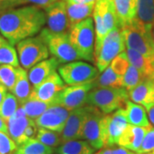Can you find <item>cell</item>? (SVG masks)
Returning <instances> with one entry per match:
<instances>
[{
  "label": "cell",
  "instance_id": "cell-1",
  "mask_svg": "<svg viewBox=\"0 0 154 154\" xmlns=\"http://www.w3.org/2000/svg\"><path fill=\"white\" fill-rule=\"evenodd\" d=\"M45 23V13L38 6L13 8L0 15V33L14 45L39 33Z\"/></svg>",
  "mask_w": 154,
  "mask_h": 154
},
{
  "label": "cell",
  "instance_id": "cell-2",
  "mask_svg": "<svg viewBox=\"0 0 154 154\" xmlns=\"http://www.w3.org/2000/svg\"><path fill=\"white\" fill-rule=\"evenodd\" d=\"M122 29L127 48L134 50L146 57L154 59V39L152 29L136 18Z\"/></svg>",
  "mask_w": 154,
  "mask_h": 154
},
{
  "label": "cell",
  "instance_id": "cell-3",
  "mask_svg": "<svg viewBox=\"0 0 154 154\" xmlns=\"http://www.w3.org/2000/svg\"><path fill=\"white\" fill-rule=\"evenodd\" d=\"M128 99V93L125 88H94L88 94L87 105L94 106L108 115L123 108Z\"/></svg>",
  "mask_w": 154,
  "mask_h": 154
},
{
  "label": "cell",
  "instance_id": "cell-4",
  "mask_svg": "<svg viewBox=\"0 0 154 154\" xmlns=\"http://www.w3.org/2000/svg\"><path fill=\"white\" fill-rule=\"evenodd\" d=\"M95 29L94 20L88 17L69 30V38L73 46L84 60L94 63Z\"/></svg>",
  "mask_w": 154,
  "mask_h": 154
},
{
  "label": "cell",
  "instance_id": "cell-5",
  "mask_svg": "<svg viewBox=\"0 0 154 154\" xmlns=\"http://www.w3.org/2000/svg\"><path fill=\"white\" fill-rule=\"evenodd\" d=\"M93 17L95 22L96 33L95 51L99 49L101 42L111 30L116 28H120L114 0H98L95 3Z\"/></svg>",
  "mask_w": 154,
  "mask_h": 154
},
{
  "label": "cell",
  "instance_id": "cell-6",
  "mask_svg": "<svg viewBox=\"0 0 154 154\" xmlns=\"http://www.w3.org/2000/svg\"><path fill=\"white\" fill-rule=\"evenodd\" d=\"M39 34L47 45L50 54L60 63L82 59L70 42L69 33H55L45 28L41 30Z\"/></svg>",
  "mask_w": 154,
  "mask_h": 154
},
{
  "label": "cell",
  "instance_id": "cell-7",
  "mask_svg": "<svg viewBox=\"0 0 154 154\" xmlns=\"http://www.w3.org/2000/svg\"><path fill=\"white\" fill-rule=\"evenodd\" d=\"M125 41L122 36V29L116 28L108 33L99 49L94 51V63L99 72H103L122 52L125 51Z\"/></svg>",
  "mask_w": 154,
  "mask_h": 154
},
{
  "label": "cell",
  "instance_id": "cell-8",
  "mask_svg": "<svg viewBox=\"0 0 154 154\" xmlns=\"http://www.w3.org/2000/svg\"><path fill=\"white\" fill-rule=\"evenodd\" d=\"M17 45L19 62L24 69H30L39 62L47 59L50 55L47 45L40 34L25 38Z\"/></svg>",
  "mask_w": 154,
  "mask_h": 154
},
{
  "label": "cell",
  "instance_id": "cell-9",
  "mask_svg": "<svg viewBox=\"0 0 154 154\" xmlns=\"http://www.w3.org/2000/svg\"><path fill=\"white\" fill-rule=\"evenodd\" d=\"M94 80L88 82L69 86L63 89L56 96L51 105H61L68 110H73L87 105L89 92L94 88Z\"/></svg>",
  "mask_w": 154,
  "mask_h": 154
},
{
  "label": "cell",
  "instance_id": "cell-10",
  "mask_svg": "<svg viewBox=\"0 0 154 154\" xmlns=\"http://www.w3.org/2000/svg\"><path fill=\"white\" fill-rule=\"evenodd\" d=\"M57 69L63 81L69 86L88 82L94 80L99 75L96 67L82 61L67 63L58 67Z\"/></svg>",
  "mask_w": 154,
  "mask_h": 154
},
{
  "label": "cell",
  "instance_id": "cell-11",
  "mask_svg": "<svg viewBox=\"0 0 154 154\" xmlns=\"http://www.w3.org/2000/svg\"><path fill=\"white\" fill-rule=\"evenodd\" d=\"M104 116V113H102L98 108L93 106L84 123L81 134V139L87 140L95 150L105 146Z\"/></svg>",
  "mask_w": 154,
  "mask_h": 154
},
{
  "label": "cell",
  "instance_id": "cell-12",
  "mask_svg": "<svg viewBox=\"0 0 154 154\" xmlns=\"http://www.w3.org/2000/svg\"><path fill=\"white\" fill-rule=\"evenodd\" d=\"M47 29L55 33H68L70 24L68 17L66 2L58 0L44 9Z\"/></svg>",
  "mask_w": 154,
  "mask_h": 154
},
{
  "label": "cell",
  "instance_id": "cell-13",
  "mask_svg": "<svg viewBox=\"0 0 154 154\" xmlns=\"http://www.w3.org/2000/svg\"><path fill=\"white\" fill-rule=\"evenodd\" d=\"M92 108V105H86L82 107L71 110L67 119L65 126L61 132L62 143L72 140L81 139L84 123L87 120L88 115L90 114Z\"/></svg>",
  "mask_w": 154,
  "mask_h": 154
},
{
  "label": "cell",
  "instance_id": "cell-14",
  "mask_svg": "<svg viewBox=\"0 0 154 154\" xmlns=\"http://www.w3.org/2000/svg\"><path fill=\"white\" fill-rule=\"evenodd\" d=\"M70 112L71 110L61 105H51L49 108L34 121L38 128L61 133L65 126Z\"/></svg>",
  "mask_w": 154,
  "mask_h": 154
},
{
  "label": "cell",
  "instance_id": "cell-15",
  "mask_svg": "<svg viewBox=\"0 0 154 154\" xmlns=\"http://www.w3.org/2000/svg\"><path fill=\"white\" fill-rule=\"evenodd\" d=\"M129 123L127 121L122 109L116 110L104 116V128L105 134V146H113L118 140Z\"/></svg>",
  "mask_w": 154,
  "mask_h": 154
},
{
  "label": "cell",
  "instance_id": "cell-16",
  "mask_svg": "<svg viewBox=\"0 0 154 154\" xmlns=\"http://www.w3.org/2000/svg\"><path fill=\"white\" fill-rule=\"evenodd\" d=\"M65 88V83L61 78L60 75L55 72L38 86L33 88L29 98L51 103L57 94Z\"/></svg>",
  "mask_w": 154,
  "mask_h": 154
},
{
  "label": "cell",
  "instance_id": "cell-17",
  "mask_svg": "<svg viewBox=\"0 0 154 154\" xmlns=\"http://www.w3.org/2000/svg\"><path fill=\"white\" fill-rule=\"evenodd\" d=\"M33 119L26 115V112L22 106H20L14 115L7 121L8 134L18 146L26 142L28 139L25 135V130Z\"/></svg>",
  "mask_w": 154,
  "mask_h": 154
},
{
  "label": "cell",
  "instance_id": "cell-18",
  "mask_svg": "<svg viewBox=\"0 0 154 154\" xmlns=\"http://www.w3.org/2000/svg\"><path fill=\"white\" fill-rule=\"evenodd\" d=\"M129 99L148 110L154 106V80L146 78L135 88L128 91Z\"/></svg>",
  "mask_w": 154,
  "mask_h": 154
},
{
  "label": "cell",
  "instance_id": "cell-19",
  "mask_svg": "<svg viewBox=\"0 0 154 154\" xmlns=\"http://www.w3.org/2000/svg\"><path fill=\"white\" fill-rule=\"evenodd\" d=\"M152 127L134 126L128 124L118 140L117 145L136 153L140 150L146 133Z\"/></svg>",
  "mask_w": 154,
  "mask_h": 154
},
{
  "label": "cell",
  "instance_id": "cell-20",
  "mask_svg": "<svg viewBox=\"0 0 154 154\" xmlns=\"http://www.w3.org/2000/svg\"><path fill=\"white\" fill-rule=\"evenodd\" d=\"M59 64L60 63L55 57H51V58L45 59L32 67L28 71V75L33 88L38 86L50 75L54 74L58 69Z\"/></svg>",
  "mask_w": 154,
  "mask_h": 154
},
{
  "label": "cell",
  "instance_id": "cell-21",
  "mask_svg": "<svg viewBox=\"0 0 154 154\" xmlns=\"http://www.w3.org/2000/svg\"><path fill=\"white\" fill-rule=\"evenodd\" d=\"M122 109L129 124L134 126L151 127L146 110L142 105L134 103L128 99L125 106Z\"/></svg>",
  "mask_w": 154,
  "mask_h": 154
},
{
  "label": "cell",
  "instance_id": "cell-22",
  "mask_svg": "<svg viewBox=\"0 0 154 154\" xmlns=\"http://www.w3.org/2000/svg\"><path fill=\"white\" fill-rule=\"evenodd\" d=\"M137 5L138 0H114L120 28L136 18Z\"/></svg>",
  "mask_w": 154,
  "mask_h": 154
},
{
  "label": "cell",
  "instance_id": "cell-23",
  "mask_svg": "<svg viewBox=\"0 0 154 154\" xmlns=\"http://www.w3.org/2000/svg\"><path fill=\"white\" fill-rule=\"evenodd\" d=\"M125 51L129 63L135 67L144 78H152L154 73V59L146 57L141 53L130 48L126 47Z\"/></svg>",
  "mask_w": 154,
  "mask_h": 154
},
{
  "label": "cell",
  "instance_id": "cell-24",
  "mask_svg": "<svg viewBox=\"0 0 154 154\" xmlns=\"http://www.w3.org/2000/svg\"><path fill=\"white\" fill-rule=\"evenodd\" d=\"M31 83L28 79V73L22 67H17V79L13 89L11 91L12 94L18 99L19 104L22 105L29 98L32 93Z\"/></svg>",
  "mask_w": 154,
  "mask_h": 154
},
{
  "label": "cell",
  "instance_id": "cell-25",
  "mask_svg": "<svg viewBox=\"0 0 154 154\" xmlns=\"http://www.w3.org/2000/svg\"><path fill=\"white\" fill-rule=\"evenodd\" d=\"M95 3L94 4H69L66 3L67 13L69 20L70 28L77 23L91 17L94 12Z\"/></svg>",
  "mask_w": 154,
  "mask_h": 154
},
{
  "label": "cell",
  "instance_id": "cell-26",
  "mask_svg": "<svg viewBox=\"0 0 154 154\" xmlns=\"http://www.w3.org/2000/svg\"><path fill=\"white\" fill-rule=\"evenodd\" d=\"M94 88H123L122 76L117 75L109 65L94 79Z\"/></svg>",
  "mask_w": 154,
  "mask_h": 154
},
{
  "label": "cell",
  "instance_id": "cell-27",
  "mask_svg": "<svg viewBox=\"0 0 154 154\" xmlns=\"http://www.w3.org/2000/svg\"><path fill=\"white\" fill-rule=\"evenodd\" d=\"M57 152L58 154H94L95 149L87 140H72L63 142Z\"/></svg>",
  "mask_w": 154,
  "mask_h": 154
},
{
  "label": "cell",
  "instance_id": "cell-28",
  "mask_svg": "<svg viewBox=\"0 0 154 154\" xmlns=\"http://www.w3.org/2000/svg\"><path fill=\"white\" fill-rule=\"evenodd\" d=\"M53 148L45 145L36 138L28 139L26 142L17 146L13 154H52Z\"/></svg>",
  "mask_w": 154,
  "mask_h": 154
},
{
  "label": "cell",
  "instance_id": "cell-29",
  "mask_svg": "<svg viewBox=\"0 0 154 154\" xmlns=\"http://www.w3.org/2000/svg\"><path fill=\"white\" fill-rule=\"evenodd\" d=\"M136 19L144 25L152 28L154 25V0H138Z\"/></svg>",
  "mask_w": 154,
  "mask_h": 154
},
{
  "label": "cell",
  "instance_id": "cell-30",
  "mask_svg": "<svg viewBox=\"0 0 154 154\" xmlns=\"http://www.w3.org/2000/svg\"><path fill=\"white\" fill-rule=\"evenodd\" d=\"M51 103L28 98L27 101H25L22 105H21V106L25 110L27 116L33 120H35L39 116L42 115L51 106Z\"/></svg>",
  "mask_w": 154,
  "mask_h": 154
},
{
  "label": "cell",
  "instance_id": "cell-31",
  "mask_svg": "<svg viewBox=\"0 0 154 154\" xmlns=\"http://www.w3.org/2000/svg\"><path fill=\"white\" fill-rule=\"evenodd\" d=\"M19 108V101L11 93H7L0 105V116L7 122Z\"/></svg>",
  "mask_w": 154,
  "mask_h": 154
},
{
  "label": "cell",
  "instance_id": "cell-32",
  "mask_svg": "<svg viewBox=\"0 0 154 154\" xmlns=\"http://www.w3.org/2000/svg\"><path fill=\"white\" fill-rule=\"evenodd\" d=\"M36 139L51 148L59 146L62 144L61 133L52 131L43 128H38Z\"/></svg>",
  "mask_w": 154,
  "mask_h": 154
},
{
  "label": "cell",
  "instance_id": "cell-33",
  "mask_svg": "<svg viewBox=\"0 0 154 154\" xmlns=\"http://www.w3.org/2000/svg\"><path fill=\"white\" fill-rule=\"evenodd\" d=\"M11 65L17 68L19 67L20 62L17 57V51L14 45L9 41L0 48V65Z\"/></svg>",
  "mask_w": 154,
  "mask_h": 154
},
{
  "label": "cell",
  "instance_id": "cell-34",
  "mask_svg": "<svg viewBox=\"0 0 154 154\" xmlns=\"http://www.w3.org/2000/svg\"><path fill=\"white\" fill-rule=\"evenodd\" d=\"M17 79V68L11 65H0V84L10 92L13 89Z\"/></svg>",
  "mask_w": 154,
  "mask_h": 154
},
{
  "label": "cell",
  "instance_id": "cell-35",
  "mask_svg": "<svg viewBox=\"0 0 154 154\" xmlns=\"http://www.w3.org/2000/svg\"><path fill=\"white\" fill-rule=\"evenodd\" d=\"M146 78L140 74V72L132 64H129L128 67L126 72L122 75L123 81V88H125L127 91H129L134 88H135L139 83L144 81Z\"/></svg>",
  "mask_w": 154,
  "mask_h": 154
},
{
  "label": "cell",
  "instance_id": "cell-36",
  "mask_svg": "<svg viewBox=\"0 0 154 154\" xmlns=\"http://www.w3.org/2000/svg\"><path fill=\"white\" fill-rule=\"evenodd\" d=\"M129 62L127 57L126 51L122 52L121 54L117 56L116 58L113 59L110 64V66L112 68V69L119 75L122 76L124 73L126 72L128 67L129 66Z\"/></svg>",
  "mask_w": 154,
  "mask_h": 154
},
{
  "label": "cell",
  "instance_id": "cell-37",
  "mask_svg": "<svg viewBox=\"0 0 154 154\" xmlns=\"http://www.w3.org/2000/svg\"><path fill=\"white\" fill-rule=\"evenodd\" d=\"M17 145L8 134L0 131V154H13Z\"/></svg>",
  "mask_w": 154,
  "mask_h": 154
},
{
  "label": "cell",
  "instance_id": "cell-38",
  "mask_svg": "<svg viewBox=\"0 0 154 154\" xmlns=\"http://www.w3.org/2000/svg\"><path fill=\"white\" fill-rule=\"evenodd\" d=\"M152 152H154V128H151L146 133L137 154L148 153Z\"/></svg>",
  "mask_w": 154,
  "mask_h": 154
},
{
  "label": "cell",
  "instance_id": "cell-39",
  "mask_svg": "<svg viewBox=\"0 0 154 154\" xmlns=\"http://www.w3.org/2000/svg\"><path fill=\"white\" fill-rule=\"evenodd\" d=\"M95 154H135L132 151L124 148L122 146H105Z\"/></svg>",
  "mask_w": 154,
  "mask_h": 154
},
{
  "label": "cell",
  "instance_id": "cell-40",
  "mask_svg": "<svg viewBox=\"0 0 154 154\" xmlns=\"http://www.w3.org/2000/svg\"><path fill=\"white\" fill-rule=\"evenodd\" d=\"M22 0H0V15L17 6L22 5Z\"/></svg>",
  "mask_w": 154,
  "mask_h": 154
},
{
  "label": "cell",
  "instance_id": "cell-41",
  "mask_svg": "<svg viewBox=\"0 0 154 154\" xmlns=\"http://www.w3.org/2000/svg\"><path fill=\"white\" fill-rule=\"evenodd\" d=\"M57 1H58V0H22V5H25V4H33V5L38 6L39 8H41V9H45L47 6L54 4Z\"/></svg>",
  "mask_w": 154,
  "mask_h": 154
},
{
  "label": "cell",
  "instance_id": "cell-42",
  "mask_svg": "<svg viewBox=\"0 0 154 154\" xmlns=\"http://www.w3.org/2000/svg\"><path fill=\"white\" fill-rule=\"evenodd\" d=\"M66 3L69 4H94L98 0H64Z\"/></svg>",
  "mask_w": 154,
  "mask_h": 154
},
{
  "label": "cell",
  "instance_id": "cell-43",
  "mask_svg": "<svg viewBox=\"0 0 154 154\" xmlns=\"http://www.w3.org/2000/svg\"><path fill=\"white\" fill-rule=\"evenodd\" d=\"M146 113H147L148 120L150 121L151 125L154 126V106L151 107L148 110H146Z\"/></svg>",
  "mask_w": 154,
  "mask_h": 154
},
{
  "label": "cell",
  "instance_id": "cell-44",
  "mask_svg": "<svg viewBox=\"0 0 154 154\" xmlns=\"http://www.w3.org/2000/svg\"><path fill=\"white\" fill-rule=\"evenodd\" d=\"M7 90L8 89L5 86H3L2 84H0V105L3 102L4 99L5 98L6 94H7Z\"/></svg>",
  "mask_w": 154,
  "mask_h": 154
},
{
  "label": "cell",
  "instance_id": "cell-45",
  "mask_svg": "<svg viewBox=\"0 0 154 154\" xmlns=\"http://www.w3.org/2000/svg\"><path fill=\"white\" fill-rule=\"evenodd\" d=\"M0 131L8 134V125H7V122L1 116H0Z\"/></svg>",
  "mask_w": 154,
  "mask_h": 154
},
{
  "label": "cell",
  "instance_id": "cell-46",
  "mask_svg": "<svg viewBox=\"0 0 154 154\" xmlns=\"http://www.w3.org/2000/svg\"><path fill=\"white\" fill-rule=\"evenodd\" d=\"M7 42H8V40H7L2 34H0V48H1L4 45L6 44Z\"/></svg>",
  "mask_w": 154,
  "mask_h": 154
},
{
  "label": "cell",
  "instance_id": "cell-47",
  "mask_svg": "<svg viewBox=\"0 0 154 154\" xmlns=\"http://www.w3.org/2000/svg\"><path fill=\"white\" fill-rule=\"evenodd\" d=\"M152 36H153V39H154V25L152 26Z\"/></svg>",
  "mask_w": 154,
  "mask_h": 154
},
{
  "label": "cell",
  "instance_id": "cell-48",
  "mask_svg": "<svg viewBox=\"0 0 154 154\" xmlns=\"http://www.w3.org/2000/svg\"><path fill=\"white\" fill-rule=\"evenodd\" d=\"M144 154H154V152H148V153H144Z\"/></svg>",
  "mask_w": 154,
  "mask_h": 154
},
{
  "label": "cell",
  "instance_id": "cell-49",
  "mask_svg": "<svg viewBox=\"0 0 154 154\" xmlns=\"http://www.w3.org/2000/svg\"><path fill=\"white\" fill-rule=\"evenodd\" d=\"M152 80H154V73H153V75H152Z\"/></svg>",
  "mask_w": 154,
  "mask_h": 154
},
{
  "label": "cell",
  "instance_id": "cell-50",
  "mask_svg": "<svg viewBox=\"0 0 154 154\" xmlns=\"http://www.w3.org/2000/svg\"><path fill=\"white\" fill-rule=\"evenodd\" d=\"M57 154H58V153H57Z\"/></svg>",
  "mask_w": 154,
  "mask_h": 154
}]
</instances>
